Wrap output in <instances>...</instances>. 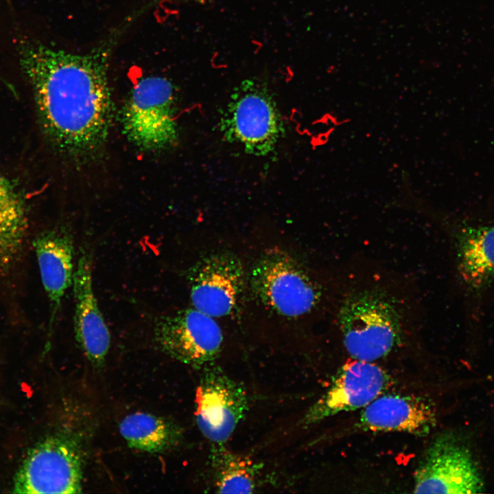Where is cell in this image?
Wrapping results in <instances>:
<instances>
[{
	"instance_id": "cell-3",
	"label": "cell",
	"mask_w": 494,
	"mask_h": 494,
	"mask_svg": "<svg viewBox=\"0 0 494 494\" xmlns=\"http://www.w3.org/2000/svg\"><path fill=\"white\" fill-rule=\"evenodd\" d=\"M175 101V87L167 78L150 75L139 80L122 110V128L128 140L145 151L172 147L178 139Z\"/></svg>"
},
{
	"instance_id": "cell-9",
	"label": "cell",
	"mask_w": 494,
	"mask_h": 494,
	"mask_svg": "<svg viewBox=\"0 0 494 494\" xmlns=\"http://www.w3.org/2000/svg\"><path fill=\"white\" fill-rule=\"evenodd\" d=\"M213 318L195 308L161 316L156 321L155 339L166 353L201 370L221 351L222 333Z\"/></svg>"
},
{
	"instance_id": "cell-2",
	"label": "cell",
	"mask_w": 494,
	"mask_h": 494,
	"mask_svg": "<svg viewBox=\"0 0 494 494\" xmlns=\"http://www.w3.org/2000/svg\"><path fill=\"white\" fill-rule=\"evenodd\" d=\"M384 285H360L343 296L338 312L342 341L353 360L373 362L389 354L403 339L405 307Z\"/></svg>"
},
{
	"instance_id": "cell-14",
	"label": "cell",
	"mask_w": 494,
	"mask_h": 494,
	"mask_svg": "<svg viewBox=\"0 0 494 494\" xmlns=\"http://www.w3.org/2000/svg\"><path fill=\"white\" fill-rule=\"evenodd\" d=\"M41 281L49 300L50 330L54 324L65 292L73 284L74 246L73 236L61 227L43 232L33 243Z\"/></svg>"
},
{
	"instance_id": "cell-15",
	"label": "cell",
	"mask_w": 494,
	"mask_h": 494,
	"mask_svg": "<svg viewBox=\"0 0 494 494\" xmlns=\"http://www.w3.org/2000/svg\"><path fill=\"white\" fill-rule=\"evenodd\" d=\"M458 270L464 283L479 290L494 279V226L462 225L456 239Z\"/></svg>"
},
{
	"instance_id": "cell-18",
	"label": "cell",
	"mask_w": 494,
	"mask_h": 494,
	"mask_svg": "<svg viewBox=\"0 0 494 494\" xmlns=\"http://www.w3.org/2000/svg\"><path fill=\"white\" fill-rule=\"evenodd\" d=\"M26 226L20 198L0 174V266L10 262L21 248Z\"/></svg>"
},
{
	"instance_id": "cell-4",
	"label": "cell",
	"mask_w": 494,
	"mask_h": 494,
	"mask_svg": "<svg viewBox=\"0 0 494 494\" xmlns=\"http://www.w3.org/2000/svg\"><path fill=\"white\" fill-rule=\"evenodd\" d=\"M220 126L224 137L242 145L247 153L270 152L282 124L266 83L257 78L243 81L231 95Z\"/></svg>"
},
{
	"instance_id": "cell-10",
	"label": "cell",
	"mask_w": 494,
	"mask_h": 494,
	"mask_svg": "<svg viewBox=\"0 0 494 494\" xmlns=\"http://www.w3.org/2000/svg\"><path fill=\"white\" fill-rule=\"evenodd\" d=\"M389 384L388 375L374 363L357 360L346 363L299 423L309 426L342 412L362 409L384 394Z\"/></svg>"
},
{
	"instance_id": "cell-16",
	"label": "cell",
	"mask_w": 494,
	"mask_h": 494,
	"mask_svg": "<svg viewBox=\"0 0 494 494\" xmlns=\"http://www.w3.org/2000/svg\"><path fill=\"white\" fill-rule=\"evenodd\" d=\"M119 428L130 447L148 452L172 449L183 438L182 429L174 421L145 412L127 415Z\"/></svg>"
},
{
	"instance_id": "cell-6",
	"label": "cell",
	"mask_w": 494,
	"mask_h": 494,
	"mask_svg": "<svg viewBox=\"0 0 494 494\" xmlns=\"http://www.w3.org/2000/svg\"><path fill=\"white\" fill-rule=\"evenodd\" d=\"M252 285L260 300L285 317L310 312L318 301L312 279L292 257L280 250L263 255L252 272Z\"/></svg>"
},
{
	"instance_id": "cell-7",
	"label": "cell",
	"mask_w": 494,
	"mask_h": 494,
	"mask_svg": "<svg viewBox=\"0 0 494 494\" xmlns=\"http://www.w3.org/2000/svg\"><path fill=\"white\" fill-rule=\"evenodd\" d=\"M482 476L469 450L450 434L430 443L414 475L415 493H477Z\"/></svg>"
},
{
	"instance_id": "cell-8",
	"label": "cell",
	"mask_w": 494,
	"mask_h": 494,
	"mask_svg": "<svg viewBox=\"0 0 494 494\" xmlns=\"http://www.w3.org/2000/svg\"><path fill=\"white\" fill-rule=\"evenodd\" d=\"M195 416L203 436L212 443H225L245 416L248 401L240 383L213 364L202 369Z\"/></svg>"
},
{
	"instance_id": "cell-12",
	"label": "cell",
	"mask_w": 494,
	"mask_h": 494,
	"mask_svg": "<svg viewBox=\"0 0 494 494\" xmlns=\"http://www.w3.org/2000/svg\"><path fill=\"white\" fill-rule=\"evenodd\" d=\"M72 285L75 339L89 360L99 366L108 352L110 335L93 292L91 255L84 249L78 260Z\"/></svg>"
},
{
	"instance_id": "cell-17",
	"label": "cell",
	"mask_w": 494,
	"mask_h": 494,
	"mask_svg": "<svg viewBox=\"0 0 494 494\" xmlns=\"http://www.w3.org/2000/svg\"><path fill=\"white\" fill-rule=\"evenodd\" d=\"M209 464L214 487L220 493H250L258 486L261 466L235 454L224 443H212Z\"/></svg>"
},
{
	"instance_id": "cell-5",
	"label": "cell",
	"mask_w": 494,
	"mask_h": 494,
	"mask_svg": "<svg viewBox=\"0 0 494 494\" xmlns=\"http://www.w3.org/2000/svg\"><path fill=\"white\" fill-rule=\"evenodd\" d=\"M82 458L69 437L54 435L33 447L14 478L16 493H77L82 491Z\"/></svg>"
},
{
	"instance_id": "cell-1",
	"label": "cell",
	"mask_w": 494,
	"mask_h": 494,
	"mask_svg": "<svg viewBox=\"0 0 494 494\" xmlns=\"http://www.w3.org/2000/svg\"><path fill=\"white\" fill-rule=\"evenodd\" d=\"M113 40L80 54L34 39L18 44L41 127L53 145L71 159L95 155L108 137L113 110L108 70Z\"/></svg>"
},
{
	"instance_id": "cell-11",
	"label": "cell",
	"mask_w": 494,
	"mask_h": 494,
	"mask_svg": "<svg viewBox=\"0 0 494 494\" xmlns=\"http://www.w3.org/2000/svg\"><path fill=\"white\" fill-rule=\"evenodd\" d=\"M242 265L235 255L217 252L203 257L189 273L193 308L213 318L230 314L244 285Z\"/></svg>"
},
{
	"instance_id": "cell-13",
	"label": "cell",
	"mask_w": 494,
	"mask_h": 494,
	"mask_svg": "<svg viewBox=\"0 0 494 494\" xmlns=\"http://www.w3.org/2000/svg\"><path fill=\"white\" fill-rule=\"evenodd\" d=\"M436 422L434 408L425 399L382 394L362 408L357 427L364 431L401 432L424 436Z\"/></svg>"
}]
</instances>
